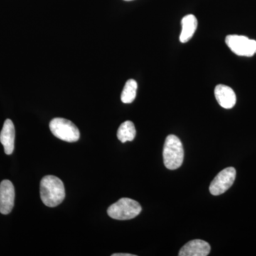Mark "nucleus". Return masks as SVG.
<instances>
[{
	"label": "nucleus",
	"instance_id": "f8f14e48",
	"mask_svg": "<svg viewBox=\"0 0 256 256\" xmlns=\"http://www.w3.org/2000/svg\"><path fill=\"white\" fill-rule=\"evenodd\" d=\"M117 136L119 140L122 143L132 141L136 136L134 124L129 120L122 122L118 130Z\"/></svg>",
	"mask_w": 256,
	"mask_h": 256
},
{
	"label": "nucleus",
	"instance_id": "20e7f679",
	"mask_svg": "<svg viewBox=\"0 0 256 256\" xmlns=\"http://www.w3.org/2000/svg\"><path fill=\"white\" fill-rule=\"evenodd\" d=\"M50 128L55 137L66 142H77L80 138L78 128L68 120L62 118H54L50 120Z\"/></svg>",
	"mask_w": 256,
	"mask_h": 256
},
{
	"label": "nucleus",
	"instance_id": "2eb2a0df",
	"mask_svg": "<svg viewBox=\"0 0 256 256\" xmlns=\"http://www.w3.org/2000/svg\"><path fill=\"white\" fill-rule=\"evenodd\" d=\"M124 1H128V2H129V1H132V0H124Z\"/></svg>",
	"mask_w": 256,
	"mask_h": 256
},
{
	"label": "nucleus",
	"instance_id": "ddd939ff",
	"mask_svg": "<svg viewBox=\"0 0 256 256\" xmlns=\"http://www.w3.org/2000/svg\"><path fill=\"white\" fill-rule=\"evenodd\" d=\"M138 82L133 79H130L124 85L122 94L121 100L124 104H131L136 99L137 95Z\"/></svg>",
	"mask_w": 256,
	"mask_h": 256
},
{
	"label": "nucleus",
	"instance_id": "9d476101",
	"mask_svg": "<svg viewBox=\"0 0 256 256\" xmlns=\"http://www.w3.org/2000/svg\"><path fill=\"white\" fill-rule=\"evenodd\" d=\"M15 129L12 121L10 119L5 120L2 130L0 132V142L4 146L5 154L10 156L14 149Z\"/></svg>",
	"mask_w": 256,
	"mask_h": 256
},
{
	"label": "nucleus",
	"instance_id": "f03ea898",
	"mask_svg": "<svg viewBox=\"0 0 256 256\" xmlns=\"http://www.w3.org/2000/svg\"><path fill=\"white\" fill-rule=\"evenodd\" d=\"M164 166L168 169L174 170L182 166L184 160V148L180 138L170 134L165 140L163 150Z\"/></svg>",
	"mask_w": 256,
	"mask_h": 256
},
{
	"label": "nucleus",
	"instance_id": "7ed1b4c3",
	"mask_svg": "<svg viewBox=\"0 0 256 256\" xmlns=\"http://www.w3.org/2000/svg\"><path fill=\"white\" fill-rule=\"evenodd\" d=\"M142 212V207L137 201L130 198H122L108 208V214L116 220H130L136 218Z\"/></svg>",
	"mask_w": 256,
	"mask_h": 256
},
{
	"label": "nucleus",
	"instance_id": "1a4fd4ad",
	"mask_svg": "<svg viewBox=\"0 0 256 256\" xmlns=\"http://www.w3.org/2000/svg\"><path fill=\"white\" fill-rule=\"evenodd\" d=\"M214 94L217 102L222 108L230 109L236 104V96L232 88L227 86H216L215 88Z\"/></svg>",
	"mask_w": 256,
	"mask_h": 256
},
{
	"label": "nucleus",
	"instance_id": "f257e3e1",
	"mask_svg": "<svg viewBox=\"0 0 256 256\" xmlns=\"http://www.w3.org/2000/svg\"><path fill=\"white\" fill-rule=\"evenodd\" d=\"M40 196L44 204L46 206H58L66 196L63 182L53 175L45 176L40 183Z\"/></svg>",
	"mask_w": 256,
	"mask_h": 256
},
{
	"label": "nucleus",
	"instance_id": "39448f33",
	"mask_svg": "<svg viewBox=\"0 0 256 256\" xmlns=\"http://www.w3.org/2000/svg\"><path fill=\"white\" fill-rule=\"evenodd\" d=\"M226 44L235 54L240 56L252 57L256 54V41L245 36L228 35Z\"/></svg>",
	"mask_w": 256,
	"mask_h": 256
},
{
	"label": "nucleus",
	"instance_id": "0eeeda50",
	"mask_svg": "<svg viewBox=\"0 0 256 256\" xmlns=\"http://www.w3.org/2000/svg\"><path fill=\"white\" fill-rule=\"evenodd\" d=\"M14 185L10 180H3L0 184V213L9 214L14 205Z\"/></svg>",
	"mask_w": 256,
	"mask_h": 256
},
{
	"label": "nucleus",
	"instance_id": "4468645a",
	"mask_svg": "<svg viewBox=\"0 0 256 256\" xmlns=\"http://www.w3.org/2000/svg\"><path fill=\"white\" fill-rule=\"evenodd\" d=\"M112 256H136L132 255V254H112Z\"/></svg>",
	"mask_w": 256,
	"mask_h": 256
},
{
	"label": "nucleus",
	"instance_id": "423d86ee",
	"mask_svg": "<svg viewBox=\"0 0 256 256\" xmlns=\"http://www.w3.org/2000/svg\"><path fill=\"white\" fill-rule=\"evenodd\" d=\"M236 176V171L235 168L230 166L222 170L210 183V193L214 196L222 194L233 185Z\"/></svg>",
	"mask_w": 256,
	"mask_h": 256
},
{
	"label": "nucleus",
	"instance_id": "6e6552de",
	"mask_svg": "<svg viewBox=\"0 0 256 256\" xmlns=\"http://www.w3.org/2000/svg\"><path fill=\"white\" fill-rule=\"evenodd\" d=\"M210 246L208 242L196 239L185 244L178 252V256H206L210 254Z\"/></svg>",
	"mask_w": 256,
	"mask_h": 256
},
{
	"label": "nucleus",
	"instance_id": "9b49d317",
	"mask_svg": "<svg viewBox=\"0 0 256 256\" xmlns=\"http://www.w3.org/2000/svg\"><path fill=\"white\" fill-rule=\"evenodd\" d=\"M198 22L196 18L193 14H188L185 16L182 20L181 34L180 36V40L182 43H186L193 37L196 32Z\"/></svg>",
	"mask_w": 256,
	"mask_h": 256
}]
</instances>
